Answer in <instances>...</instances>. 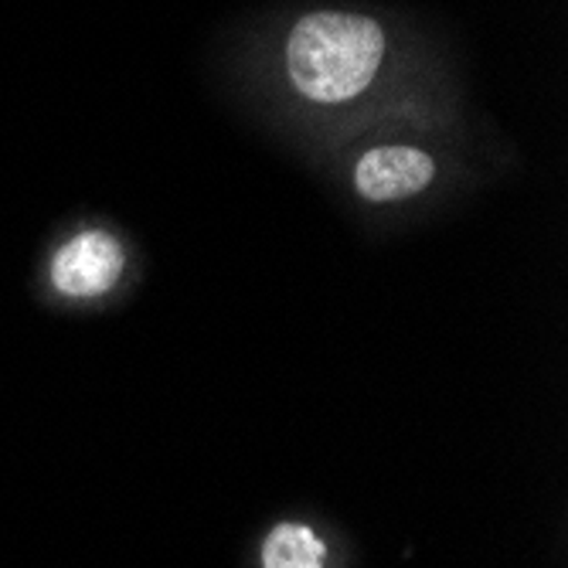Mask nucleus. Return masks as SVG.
Wrapping results in <instances>:
<instances>
[{
	"instance_id": "obj_1",
	"label": "nucleus",
	"mask_w": 568,
	"mask_h": 568,
	"mask_svg": "<svg viewBox=\"0 0 568 568\" xmlns=\"http://www.w3.org/2000/svg\"><path fill=\"white\" fill-rule=\"evenodd\" d=\"M385 48V28L375 18L314 11L303 14L286 38V75L303 99L337 106L368 92Z\"/></svg>"
},
{
	"instance_id": "obj_3",
	"label": "nucleus",
	"mask_w": 568,
	"mask_h": 568,
	"mask_svg": "<svg viewBox=\"0 0 568 568\" xmlns=\"http://www.w3.org/2000/svg\"><path fill=\"white\" fill-rule=\"evenodd\" d=\"M120 273L123 248L106 232H82L69 239L51 263V283L65 296H99L116 286Z\"/></svg>"
},
{
	"instance_id": "obj_4",
	"label": "nucleus",
	"mask_w": 568,
	"mask_h": 568,
	"mask_svg": "<svg viewBox=\"0 0 568 568\" xmlns=\"http://www.w3.org/2000/svg\"><path fill=\"white\" fill-rule=\"evenodd\" d=\"M324 541L303 525H280L263 545L266 568H324Z\"/></svg>"
},
{
	"instance_id": "obj_2",
	"label": "nucleus",
	"mask_w": 568,
	"mask_h": 568,
	"mask_svg": "<svg viewBox=\"0 0 568 568\" xmlns=\"http://www.w3.org/2000/svg\"><path fill=\"white\" fill-rule=\"evenodd\" d=\"M436 178V161L419 146L405 143H388V146H372L357 158L354 164V187L361 197L368 201H398L412 197L423 187H429Z\"/></svg>"
}]
</instances>
